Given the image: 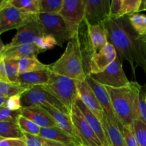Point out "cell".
Instances as JSON below:
<instances>
[{
    "label": "cell",
    "instance_id": "484cf974",
    "mask_svg": "<svg viewBox=\"0 0 146 146\" xmlns=\"http://www.w3.org/2000/svg\"><path fill=\"white\" fill-rule=\"evenodd\" d=\"M0 137L4 139L24 140V133L17 123L10 122H0Z\"/></svg>",
    "mask_w": 146,
    "mask_h": 146
},
{
    "label": "cell",
    "instance_id": "603a6c76",
    "mask_svg": "<svg viewBox=\"0 0 146 146\" xmlns=\"http://www.w3.org/2000/svg\"><path fill=\"white\" fill-rule=\"evenodd\" d=\"M88 25V34L94 54L101 51L108 43L106 31L103 24Z\"/></svg>",
    "mask_w": 146,
    "mask_h": 146
},
{
    "label": "cell",
    "instance_id": "5bb4252c",
    "mask_svg": "<svg viewBox=\"0 0 146 146\" xmlns=\"http://www.w3.org/2000/svg\"><path fill=\"white\" fill-rule=\"evenodd\" d=\"M76 84L80 100L100 121H102L104 115V109L91 86L86 81H76Z\"/></svg>",
    "mask_w": 146,
    "mask_h": 146
},
{
    "label": "cell",
    "instance_id": "ffe728a7",
    "mask_svg": "<svg viewBox=\"0 0 146 146\" xmlns=\"http://www.w3.org/2000/svg\"><path fill=\"white\" fill-rule=\"evenodd\" d=\"M38 136L55 142L59 143L66 146L81 145L76 138L70 135L58 127L41 128Z\"/></svg>",
    "mask_w": 146,
    "mask_h": 146
},
{
    "label": "cell",
    "instance_id": "6da1fadb",
    "mask_svg": "<svg viewBox=\"0 0 146 146\" xmlns=\"http://www.w3.org/2000/svg\"><path fill=\"white\" fill-rule=\"evenodd\" d=\"M107 34L108 42L115 48L117 56L126 60L135 74L137 67H141L146 74V39L138 35L133 29L128 16L111 19L103 24Z\"/></svg>",
    "mask_w": 146,
    "mask_h": 146
},
{
    "label": "cell",
    "instance_id": "74e56055",
    "mask_svg": "<svg viewBox=\"0 0 146 146\" xmlns=\"http://www.w3.org/2000/svg\"><path fill=\"white\" fill-rule=\"evenodd\" d=\"M21 96V94H17V95L9 96L8 98V99H7L4 106L7 108H8V109L13 111H19V110L22 109Z\"/></svg>",
    "mask_w": 146,
    "mask_h": 146
},
{
    "label": "cell",
    "instance_id": "e575fe53",
    "mask_svg": "<svg viewBox=\"0 0 146 146\" xmlns=\"http://www.w3.org/2000/svg\"><path fill=\"white\" fill-rule=\"evenodd\" d=\"M142 0H123L124 16H131L139 12Z\"/></svg>",
    "mask_w": 146,
    "mask_h": 146
},
{
    "label": "cell",
    "instance_id": "8992f818",
    "mask_svg": "<svg viewBox=\"0 0 146 146\" xmlns=\"http://www.w3.org/2000/svg\"><path fill=\"white\" fill-rule=\"evenodd\" d=\"M76 140L81 146H104L76 104L70 111Z\"/></svg>",
    "mask_w": 146,
    "mask_h": 146
},
{
    "label": "cell",
    "instance_id": "2e32d148",
    "mask_svg": "<svg viewBox=\"0 0 146 146\" xmlns=\"http://www.w3.org/2000/svg\"><path fill=\"white\" fill-rule=\"evenodd\" d=\"M21 115L34 122L41 128L58 127L54 118L42 107L36 106L22 108Z\"/></svg>",
    "mask_w": 146,
    "mask_h": 146
},
{
    "label": "cell",
    "instance_id": "4dcf8cb0",
    "mask_svg": "<svg viewBox=\"0 0 146 146\" xmlns=\"http://www.w3.org/2000/svg\"><path fill=\"white\" fill-rule=\"evenodd\" d=\"M17 125L23 133L34 135H39L41 128L28 118L20 115L17 120Z\"/></svg>",
    "mask_w": 146,
    "mask_h": 146
},
{
    "label": "cell",
    "instance_id": "9c48e42d",
    "mask_svg": "<svg viewBox=\"0 0 146 146\" xmlns=\"http://www.w3.org/2000/svg\"><path fill=\"white\" fill-rule=\"evenodd\" d=\"M38 18L44 27L45 35L54 37L58 46H62L66 41H69L71 36L65 21L59 14H38Z\"/></svg>",
    "mask_w": 146,
    "mask_h": 146
},
{
    "label": "cell",
    "instance_id": "681fc988",
    "mask_svg": "<svg viewBox=\"0 0 146 146\" xmlns=\"http://www.w3.org/2000/svg\"><path fill=\"white\" fill-rule=\"evenodd\" d=\"M145 100H146V91H145Z\"/></svg>",
    "mask_w": 146,
    "mask_h": 146
},
{
    "label": "cell",
    "instance_id": "836d02e7",
    "mask_svg": "<svg viewBox=\"0 0 146 146\" xmlns=\"http://www.w3.org/2000/svg\"><path fill=\"white\" fill-rule=\"evenodd\" d=\"M21 109L13 111L5 106L0 107V122H10L17 123L19 116L21 115Z\"/></svg>",
    "mask_w": 146,
    "mask_h": 146
},
{
    "label": "cell",
    "instance_id": "816d5d0a",
    "mask_svg": "<svg viewBox=\"0 0 146 146\" xmlns=\"http://www.w3.org/2000/svg\"><path fill=\"white\" fill-rule=\"evenodd\" d=\"M79 146H81V145H79Z\"/></svg>",
    "mask_w": 146,
    "mask_h": 146
},
{
    "label": "cell",
    "instance_id": "d6986e66",
    "mask_svg": "<svg viewBox=\"0 0 146 146\" xmlns=\"http://www.w3.org/2000/svg\"><path fill=\"white\" fill-rule=\"evenodd\" d=\"M75 104L79 108L80 111H81L84 118H86L88 124L91 125V127L94 130V131L96 134V135L99 138V140L102 143L103 145L104 146H109L106 135V133L104 131V129L103 128L101 121L95 116V115L91 111H89L86 108V106L83 104L82 101L80 100L79 98H77Z\"/></svg>",
    "mask_w": 146,
    "mask_h": 146
},
{
    "label": "cell",
    "instance_id": "f1b7e54d",
    "mask_svg": "<svg viewBox=\"0 0 146 146\" xmlns=\"http://www.w3.org/2000/svg\"><path fill=\"white\" fill-rule=\"evenodd\" d=\"M128 19L135 32L141 36H146V16L135 14L128 16Z\"/></svg>",
    "mask_w": 146,
    "mask_h": 146
},
{
    "label": "cell",
    "instance_id": "7a4b0ae2",
    "mask_svg": "<svg viewBox=\"0 0 146 146\" xmlns=\"http://www.w3.org/2000/svg\"><path fill=\"white\" fill-rule=\"evenodd\" d=\"M106 87L117 120L122 126L131 127L138 119V103L142 88L138 83L131 81L121 88Z\"/></svg>",
    "mask_w": 146,
    "mask_h": 146
},
{
    "label": "cell",
    "instance_id": "8d00e7d4",
    "mask_svg": "<svg viewBox=\"0 0 146 146\" xmlns=\"http://www.w3.org/2000/svg\"><path fill=\"white\" fill-rule=\"evenodd\" d=\"M35 44L41 51L51 49V48H54L55 46H58L56 40L54 37L49 35H46L39 38L36 41Z\"/></svg>",
    "mask_w": 146,
    "mask_h": 146
},
{
    "label": "cell",
    "instance_id": "83f0119b",
    "mask_svg": "<svg viewBox=\"0 0 146 146\" xmlns=\"http://www.w3.org/2000/svg\"><path fill=\"white\" fill-rule=\"evenodd\" d=\"M27 146H66L59 143L31 134L24 133Z\"/></svg>",
    "mask_w": 146,
    "mask_h": 146
},
{
    "label": "cell",
    "instance_id": "ee69618b",
    "mask_svg": "<svg viewBox=\"0 0 146 146\" xmlns=\"http://www.w3.org/2000/svg\"><path fill=\"white\" fill-rule=\"evenodd\" d=\"M146 11V0H143V1H142V3H141L139 11Z\"/></svg>",
    "mask_w": 146,
    "mask_h": 146
},
{
    "label": "cell",
    "instance_id": "7dc6e473",
    "mask_svg": "<svg viewBox=\"0 0 146 146\" xmlns=\"http://www.w3.org/2000/svg\"><path fill=\"white\" fill-rule=\"evenodd\" d=\"M3 58H4V57H3L2 53H1V54H0V61H1V59H3Z\"/></svg>",
    "mask_w": 146,
    "mask_h": 146
},
{
    "label": "cell",
    "instance_id": "bcb514c9",
    "mask_svg": "<svg viewBox=\"0 0 146 146\" xmlns=\"http://www.w3.org/2000/svg\"><path fill=\"white\" fill-rule=\"evenodd\" d=\"M7 0H0V8H1V7H2L6 2H7Z\"/></svg>",
    "mask_w": 146,
    "mask_h": 146
},
{
    "label": "cell",
    "instance_id": "b9f144b4",
    "mask_svg": "<svg viewBox=\"0 0 146 146\" xmlns=\"http://www.w3.org/2000/svg\"><path fill=\"white\" fill-rule=\"evenodd\" d=\"M0 81H1V82L9 83L8 77H7V71H6L4 58L0 61Z\"/></svg>",
    "mask_w": 146,
    "mask_h": 146
},
{
    "label": "cell",
    "instance_id": "277c9868",
    "mask_svg": "<svg viewBox=\"0 0 146 146\" xmlns=\"http://www.w3.org/2000/svg\"><path fill=\"white\" fill-rule=\"evenodd\" d=\"M41 86L56 97L69 112L78 98L75 80L51 72L48 84Z\"/></svg>",
    "mask_w": 146,
    "mask_h": 146
},
{
    "label": "cell",
    "instance_id": "52a82bcc",
    "mask_svg": "<svg viewBox=\"0 0 146 146\" xmlns=\"http://www.w3.org/2000/svg\"><path fill=\"white\" fill-rule=\"evenodd\" d=\"M89 75L100 84L111 88L125 87L131 82L125 76L123 68L122 61L118 56L104 71L99 74Z\"/></svg>",
    "mask_w": 146,
    "mask_h": 146
},
{
    "label": "cell",
    "instance_id": "7bdbcfd3",
    "mask_svg": "<svg viewBox=\"0 0 146 146\" xmlns=\"http://www.w3.org/2000/svg\"><path fill=\"white\" fill-rule=\"evenodd\" d=\"M8 98L9 97L4 96H0V107L5 106L6 102H7Z\"/></svg>",
    "mask_w": 146,
    "mask_h": 146
},
{
    "label": "cell",
    "instance_id": "e0dca14e",
    "mask_svg": "<svg viewBox=\"0 0 146 146\" xmlns=\"http://www.w3.org/2000/svg\"><path fill=\"white\" fill-rule=\"evenodd\" d=\"M51 71L49 68L41 71L26 73L19 75L18 84L24 88L29 89L37 86H44L48 84Z\"/></svg>",
    "mask_w": 146,
    "mask_h": 146
},
{
    "label": "cell",
    "instance_id": "f35d334b",
    "mask_svg": "<svg viewBox=\"0 0 146 146\" xmlns=\"http://www.w3.org/2000/svg\"><path fill=\"white\" fill-rule=\"evenodd\" d=\"M122 133L125 138L126 146H138L133 130L131 127L123 126Z\"/></svg>",
    "mask_w": 146,
    "mask_h": 146
},
{
    "label": "cell",
    "instance_id": "8fae6325",
    "mask_svg": "<svg viewBox=\"0 0 146 146\" xmlns=\"http://www.w3.org/2000/svg\"><path fill=\"white\" fill-rule=\"evenodd\" d=\"M36 14H29L9 4V0L0 8V35L11 29H17Z\"/></svg>",
    "mask_w": 146,
    "mask_h": 146
},
{
    "label": "cell",
    "instance_id": "f546056e",
    "mask_svg": "<svg viewBox=\"0 0 146 146\" xmlns=\"http://www.w3.org/2000/svg\"><path fill=\"white\" fill-rule=\"evenodd\" d=\"M138 146H146V125L141 120L137 119L131 125Z\"/></svg>",
    "mask_w": 146,
    "mask_h": 146
},
{
    "label": "cell",
    "instance_id": "c3c4849f",
    "mask_svg": "<svg viewBox=\"0 0 146 146\" xmlns=\"http://www.w3.org/2000/svg\"><path fill=\"white\" fill-rule=\"evenodd\" d=\"M4 139V138H1V137H0V141H1V140H3Z\"/></svg>",
    "mask_w": 146,
    "mask_h": 146
},
{
    "label": "cell",
    "instance_id": "d4e9b609",
    "mask_svg": "<svg viewBox=\"0 0 146 146\" xmlns=\"http://www.w3.org/2000/svg\"><path fill=\"white\" fill-rule=\"evenodd\" d=\"M9 2L25 14H38L41 13V0H9Z\"/></svg>",
    "mask_w": 146,
    "mask_h": 146
},
{
    "label": "cell",
    "instance_id": "4fadbf2b",
    "mask_svg": "<svg viewBox=\"0 0 146 146\" xmlns=\"http://www.w3.org/2000/svg\"><path fill=\"white\" fill-rule=\"evenodd\" d=\"M85 81L88 83V85L91 86V88L94 91L98 102L100 103L103 109H104V113L106 115L109 121L111 122L118 124L120 129L122 131L123 126L119 123V122L117 120L116 116H115L112 104H111V98H110L109 94L107 91L106 87L96 81L94 78H91L90 75L86 76Z\"/></svg>",
    "mask_w": 146,
    "mask_h": 146
},
{
    "label": "cell",
    "instance_id": "1f68e13d",
    "mask_svg": "<svg viewBox=\"0 0 146 146\" xmlns=\"http://www.w3.org/2000/svg\"><path fill=\"white\" fill-rule=\"evenodd\" d=\"M64 4V0H41V13L58 14Z\"/></svg>",
    "mask_w": 146,
    "mask_h": 146
},
{
    "label": "cell",
    "instance_id": "d590c367",
    "mask_svg": "<svg viewBox=\"0 0 146 146\" xmlns=\"http://www.w3.org/2000/svg\"><path fill=\"white\" fill-rule=\"evenodd\" d=\"M125 17L123 10V0H113L111 1L109 19H118Z\"/></svg>",
    "mask_w": 146,
    "mask_h": 146
},
{
    "label": "cell",
    "instance_id": "7402d4cb",
    "mask_svg": "<svg viewBox=\"0 0 146 146\" xmlns=\"http://www.w3.org/2000/svg\"><path fill=\"white\" fill-rule=\"evenodd\" d=\"M106 135L109 146H126L122 131L118 124L111 122L105 113L101 121Z\"/></svg>",
    "mask_w": 146,
    "mask_h": 146
},
{
    "label": "cell",
    "instance_id": "30bf717a",
    "mask_svg": "<svg viewBox=\"0 0 146 146\" xmlns=\"http://www.w3.org/2000/svg\"><path fill=\"white\" fill-rule=\"evenodd\" d=\"M17 30L16 35L11 42L7 45L8 46L35 44L38 38L46 36L44 27L38 18V14L34 15L31 19L27 21Z\"/></svg>",
    "mask_w": 146,
    "mask_h": 146
},
{
    "label": "cell",
    "instance_id": "60d3db41",
    "mask_svg": "<svg viewBox=\"0 0 146 146\" xmlns=\"http://www.w3.org/2000/svg\"><path fill=\"white\" fill-rule=\"evenodd\" d=\"M0 146H27L25 140L3 139L0 141Z\"/></svg>",
    "mask_w": 146,
    "mask_h": 146
},
{
    "label": "cell",
    "instance_id": "d6a6232c",
    "mask_svg": "<svg viewBox=\"0 0 146 146\" xmlns=\"http://www.w3.org/2000/svg\"><path fill=\"white\" fill-rule=\"evenodd\" d=\"M27 90V88L21 86L19 84H14L0 81V96L9 97L17 94H22Z\"/></svg>",
    "mask_w": 146,
    "mask_h": 146
},
{
    "label": "cell",
    "instance_id": "3957f363",
    "mask_svg": "<svg viewBox=\"0 0 146 146\" xmlns=\"http://www.w3.org/2000/svg\"><path fill=\"white\" fill-rule=\"evenodd\" d=\"M49 69L52 73L75 81H85L87 75L78 31L68 42L62 56L55 63L49 65Z\"/></svg>",
    "mask_w": 146,
    "mask_h": 146
},
{
    "label": "cell",
    "instance_id": "cb8c5ba5",
    "mask_svg": "<svg viewBox=\"0 0 146 146\" xmlns=\"http://www.w3.org/2000/svg\"><path fill=\"white\" fill-rule=\"evenodd\" d=\"M49 68V65H45L37 59L36 57L24 58L19 59V75L26 73L41 71Z\"/></svg>",
    "mask_w": 146,
    "mask_h": 146
},
{
    "label": "cell",
    "instance_id": "ab89813d",
    "mask_svg": "<svg viewBox=\"0 0 146 146\" xmlns=\"http://www.w3.org/2000/svg\"><path fill=\"white\" fill-rule=\"evenodd\" d=\"M138 119L146 125V100L145 93L141 91L138 103Z\"/></svg>",
    "mask_w": 146,
    "mask_h": 146
},
{
    "label": "cell",
    "instance_id": "f907efd6",
    "mask_svg": "<svg viewBox=\"0 0 146 146\" xmlns=\"http://www.w3.org/2000/svg\"><path fill=\"white\" fill-rule=\"evenodd\" d=\"M145 39H146V36H145Z\"/></svg>",
    "mask_w": 146,
    "mask_h": 146
},
{
    "label": "cell",
    "instance_id": "ba28073f",
    "mask_svg": "<svg viewBox=\"0 0 146 146\" xmlns=\"http://www.w3.org/2000/svg\"><path fill=\"white\" fill-rule=\"evenodd\" d=\"M65 21L71 38L78 31L85 17L84 0H64L61 11L58 13Z\"/></svg>",
    "mask_w": 146,
    "mask_h": 146
},
{
    "label": "cell",
    "instance_id": "9a60e30c",
    "mask_svg": "<svg viewBox=\"0 0 146 146\" xmlns=\"http://www.w3.org/2000/svg\"><path fill=\"white\" fill-rule=\"evenodd\" d=\"M117 58V52L110 43L94 54L89 63V74H96L104 71Z\"/></svg>",
    "mask_w": 146,
    "mask_h": 146
},
{
    "label": "cell",
    "instance_id": "44dd1931",
    "mask_svg": "<svg viewBox=\"0 0 146 146\" xmlns=\"http://www.w3.org/2000/svg\"><path fill=\"white\" fill-rule=\"evenodd\" d=\"M41 107L47 111V113L54 118L58 128L76 139V135L70 115L61 112L50 104H45Z\"/></svg>",
    "mask_w": 146,
    "mask_h": 146
},
{
    "label": "cell",
    "instance_id": "ac0fdd59",
    "mask_svg": "<svg viewBox=\"0 0 146 146\" xmlns=\"http://www.w3.org/2000/svg\"><path fill=\"white\" fill-rule=\"evenodd\" d=\"M41 51H42L35 44H21L14 46H8L6 45L4 51H2V55L4 58L20 59L36 57Z\"/></svg>",
    "mask_w": 146,
    "mask_h": 146
},
{
    "label": "cell",
    "instance_id": "5b68a950",
    "mask_svg": "<svg viewBox=\"0 0 146 146\" xmlns=\"http://www.w3.org/2000/svg\"><path fill=\"white\" fill-rule=\"evenodd\" d=\"M21 101L22 108L41 107L45 104H50L61 112L70 115L69 111L41 86H34L24 91L21 96Z\"/></svg>",
    "mask_w": 146,
    "mask_h": 146
},
{
    "label": "cell",
    "instance_id": "7c38bea8",
    "mask_svg": "<svg viewBox=\"0 0 146 146\" xmlns=\"http://www.w3.org/2000/svg\"><path fill=\"white\" fill-rule=\"evenodd\" d=\"M84 19L90 26L103 24L109 19L111 1L108 0H84Z\"/></svg>",
    "mask_w": 146,
    "mask_h": 146
},
{
    "label": "cell",
    "instance_id": "f6af8a7d",
    "mask_svg": "<svg viewBox=\"0 0 146 146\" xmlns=\"http://www.w3.org/2000/svg\"><path fill=\"white\" fill-rule=\"evenodd\" d=\"M5 46L6 45H4V43H3V41H2V40H1V37H0V54H1V53H2V51H4V48H5Z\"/></svg>",
    "mask_w": 146,
    "mask_h": 146
},
{
    "label": "cell",
    "instance_id": "4316f807",
    "mask_svg": "<svg viewBox=\"0 0 146 146\" xmlns=\"http://www.w3.org/2000/svg\"><path fill=\"white\" fill-rule=\"evenodd\" d=\"M6 71L10 84H19V59L11 58H4Z\"/></svg>",
    "mask_w": 146,
    "mask_h": 146
}]
</instances>
